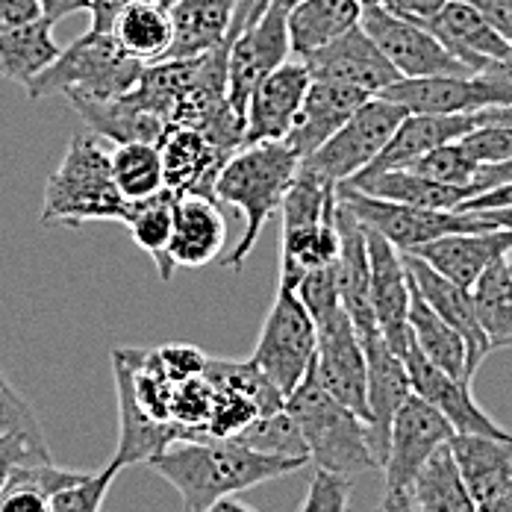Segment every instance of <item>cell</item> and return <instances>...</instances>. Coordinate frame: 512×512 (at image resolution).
Wrapping results in <instances>:
<instances>
[{
  "label": "cell",
  "instance_id": "6da1fadb",
  "mask_svg": "<svg viewBox=\"0 0 512 512\" xmlns=\"http://www.w3.org/2000/svg\"><path fill=\"white\" fill-rule=\"evenodd\" d=\"M148 465L177 489V495L183 498V510L201 512L215 501L233 498L265 480L295 474L307 465V460L265 454L248 448L239 439L206 436L174 442Z\"/></svg>",
  "mask_w": 512,
  "mask_h": 512
},
{
  "label": "cell",
  "instance_id": "7a4b0ae2",
  "mask_svg": "<svg viewBox=\"0 0 512 512\" xmlns=\"http://www.w3.org/2000/svg\"><path fill=\"white\" fill-rule=\"evenodd\" d=\"M301 156L295 154L286 142H256L242 145L230 156L215 180V201L242 209L245 230L236 248L221 256V268L242 271L245 259L259 242V233L265 221L280 212L283 195L292 186L298 174Z\"/></svg>",
  "mask_w": 512,
  "mask_h": 512
},
{
  "label": "cell",
  "instance_id": "3957f363",
  "mask_svg": "<svg viewBox=\"0 0 512 512\" xmlns=\"http://www.w3.org/2000/svg\"><path fill=\"white\" fill-rule=\"evenodd\" d=\"M286 412L298 424L301 439L307 445V457L315 468L348 480L380 468L371 451L368 424L357 412L342 407L330 392H324L312 368L301 380V386L286 398Z\"/></svg>",
  "mask_w": 512,
  "mask_h": 512
},
{
  "label": "cell",
  "instance_id": "277c9868",
  "mask_svg": "<svg viewBox=\"0 0 512 512\" xmlns=\"http://www.w3.org/2000/svg\"><path fill=\"white\" fill-rule=\"evenodd\" d=\"M130 204L112 183L109 151L95 136H74L59 168L48 177L42 224L80 227L86 221H124Z\"/></svg>",
  "mask_w": 512,
  "mask_h": 512
},
{
  "label": "cell",
  "instance_id": "5b68a950",
  "mask_svg": "<svg viewBox=\"0 0 512 512\" xmlns=\"http://www.w3.org/2000/svg\"><path fill=\"white\" fill-rule=\"evenodd\" d=\"M142 74H145V62L121 51L112 33L89 30L74 45L59 51L51 65L24 86V92L30 101L65 95V92H80L89 98L109 101L136 89Z\"/></svg>",
  "mask_w": 512,
  "mask_h": 512
},
{
  "label": "cell",
  "instance_id": "8992f818",
  "mask_svg": "<svg viewBox=\"0 0 512 512\" xmlns=\"http://www.w3.org/2000/svg\"><path fill=\"white\" fill-rule=\"evenodd\" d=\"M315 345H318V327L312 315L301 304L298 292L280 283L277 298L262 321L251 362L283 398H289L312 368Z\"/></svg>",
  "mask_w": 512,
  "mask_h": 512
},
{
  "label": "cell",
  "instance_id": "52a82bcc",
  "mask_svg": "<svg viewBox=\"0 0 512 512\" xmlns=\"http://www.w3.org/2000/svg\"><path fill=\"white\" fill-rule=\"evenodd\" d=\"M410 112L401 103L386 101L374 95L368 103H362L357 112L309 156L301 159V168L321 177L324 183H345L365 171L377 154L386 148L392 133L401 127V121Z\"/></svg>",
  "mask_w": 512,
  "mask_h": 512
},
{
  "label": "cell",
  "instance_id": "ba28073f",
  "mask_svg": "<svg viewBox=\"0 0 512 512\" xmlns=\"http://www.w3.org/2000/svg\"><path fill=\"white\" fill-rule=\"evenodd\" d=\"M339 204H345L365 227L389 239L401 254H407L418 245H427L448 233H465V230H489L492 221L480 218L477 212H448V209H424V206L395 204L380 201L365 192H359L348 183L336 186Z\"/></svg>",
  "mask_w": 512,
  "mask_h": 512
},
{
  "label": "cell",
  "instance_id": "9c48e42d",
  "mask_svg": "<svg viewBox=\"0 0 512 512\" xmlns=\"http://www.w3.org/2000/svg\"><path fill=\"white\" fill-rule=\"evenodd\" d=\"M359 27L374 39V45L395 65L401 80L445 77V74H474L457 56L415 18H407L389 6H365Z\"/></svg>",
  "mask_w": 512,
  "mask_h": 512
},
{
  "label": "cell",
  "instance_id": "30bf717a",
  "mask_svg": "<svg viewBox=\"0 0 512 512\" xmlns=\"http://www.w3.org/2000/svg\"><path fill=\"white\" fill-rule=\"evenodd\" d=\"M315 327H318V345L312 359L315 380L342 407L357 412L368 424V362L351 315L345 312V307H339Z\"/></svg>",
  "mask_w": 512,
  "mask_h": 512
},
{
  "label": "cell",
  "instance_id": "8fae6325",
  "mask_svg": "<svg viewBox=\"0 0 512 512\" xmlns=\"http://www.w3.org/2000/svg\"><path fill=\"white\" fill-rule=\"evenodd\" d=\"M289 9L277 0L251 30L239 33L230 42L227 51V103L236 112V118L245 124V109L254 95V89L289 59Z\"/></svg>",
  "mask_w": 512,
  "mask_h": 512
},
{
  "label": "cell",
  "instance_id": "7c38bea8",
  "mask_svg": "<svg viewBox=\"0 0 512 512\" xmlns=\"http://www.w3.org/2000/svg\"><path fill=\"white\" fill-rule=\"evenodd\" d=\"M454 433H457L454 424L442 412L412 392L392 418L389 451L380 468L386 474V489L410 492L412 477L418 474V468L439 445L451 442Z\"/></svg>",
  "mask_w": 512,
  "mask_h": 512
},
{
  "label": "cell",
  "instance_id": "4fadbf2b",
  "mask_svg": "<svg viewBox=\"0 0 512 512\" xmlns=\"http://www.w3.org/2000/svg\"><path fill=\"white\" fill-rule=\"evenodd\" d=\"M362 224V221H359ZM365 227V224H362ZM365 248H368V268H371V304L377 315V327L386 339V345L404 359L412 339L410 330V292L412 280L407 271L404 254L365 227Z\"/></svg>",
  "mask_w": 512,
  "mask_h": 512
},
{
  "label": "cell",
  "instance_id": "5bb4252c",
  "mask_svg": "<svg viewBox=\"0 0 512 512\" xmlns=\"http://www.w3.org/2000/svg\"><path fill=\"white\" fill-rule=\"evenodd\" d=\"M112 374H115V395H118V448L115 457L121 468L151 462L156 454H162L168 445L183 442L186 430L174 421H156L133 392V348L112 351Z\"/></svg>",
  "mask_w": 512,
  "mask_h": 512
},
{
  "label": "cell",
  "instance_id": "9a60e30c",
  "mask_svg": "<svg viewBox=\"0 0 512 512\" xmlns=\"http://www.w3.org/2000/svg\"><path fill=\"white\" fill-rule=\"evenodd\" d=\"M301 62L307 65L312 80L345 83L368 95H380L383 89L401 80L395 65L383 56V51L359 24L348 33H342L339 39H333L330 45L307 53Z\"/></svg>",
  "mask_w": 512,
  "mask_h": 512
},
{
  "label": "cell",
  "instance_id": "2e32d148",
  "mask_svg": "<svg viewBox=\"0 0 512 512\" xmlns=\"http://www.w3.org/2000/svg\"><path fill=\"white\" fill-rule=\"evenodd\" d=\"M404 365H407V374H410L412 392L442 412L454 424L457 433H480V436L510 439V430H504L501 424H495V418H489L486 412L480 410V404L471 395V383L442 371L439 365H433L418 351L415 339H410V345H407Z\"/></svg>",
  "mask_w": 512,
  "mask_h": 512
},
{
  "label": "cell",
  "instance_id": "e0dca14e",
  "mask_svg": "<svg viewBox=\"0 0 512 512\" xmlns=\"http://www.w3.org/2000/svg\"><path fill=\"white\" fill-rule=\"evenodd\" d=\"M312 83L301 59H286L254 89L245 109V142H283Z\"/></svg>",
  "mask_w": 512,
  "mask_h": 512
},
{
  "label": "cell",
  "instance_id": "ac0fdd59",
  "mask_svg": "<svg viewBox=\"0 0 512 512\" xmlns=\"http://www.w3.org/2000/svg\"><path fill=\"white\" fill-rule=\"evenodd\" d=\"M421 24L474 74L489 71L510 51V42L468 0H448L436 15L424 18Z\"/></svg>",
  "mask_w": 512,
  "mask_h": 512
},
{
  "label": "cell",
  "instance_id": "d6986e66",
  "mask_svg": "<svg viewBox=\"0 0 512 512\" xmlns=\"http://www.w3.org/2000/svg\"><path fill=\"white\" fill-rule=\"evenodd\" d=\"M512 248V230L489 227V230H465V233H448L427 245H418L407 254L424 259L433 271L454 280L462 289H471L483 271L504 259Z\"/></svg>",
  "mask_w": 512,
  "mask_h": 512
},
{
  "label": "cell",
  "instance_id": "ffe728a7",
  "mask_svg": "<svg viewBox=\"0 0 512 512\" xmlns=\"http://www.w3.org/2000/svg\"><path fill=\"white\" fill-rule=\"evenodd\" d=\"M362 348H365V362H368V439H371L374 457L383 468L386 451H389L392 418L412 395L410 374H407L404 359L386 345L383 333L362 342Z\"/></svg>",
  "mask_w": 512,
  "mask_h": 512
},
{
  "label": "cell",
  "instance_id": "44dd1931",
  "mask_svg": "<svg viewBox=\"0 0 512 512\" xmlns=\"http://www.w3.org/2000/svg\"><path fill=\"white\" fill-rule=\"evenodd\" d=\"M159 156L165 171V189L171 195H209L215 198V180L233 154L215 148L195 127H168L162 133Z\"/></svg>",
  "mask_w": 512,
  "mask_h": 512
},
{
  "label": "cell",
  "instance_id": "7402d4cb",
  "mask_svg": "<svg viewBox=\"0 0 512 512\" xmlns=\"http://www.w3.org/2000/svg\"><path fill=\"white\" fill-rule=\"evenodd\" d=\"M227 248V218L209 195H174V233L168 259L174 268H204Z\"/></svg>",
  "mask_w": 512,
  "mask_h": 512
},
{
  "label": "cell",
  "instance_id": "603a6c76",
  "mask_svg": "<svg viewBox=\"0 0 512 512\" xmlns=\"http://www.w3.org/2000/svg\"><path fill=\"white\" fill-rule=\"evenodd\" d=\"M336 227H339V298L342 307L351 315L359 342H368L380 336L377 315L371 304V268H368V248H365V227L345 204L336 209Z\"/></svg>",
  "mask_w": 512,
  "mask_h": 512
},
{
  "label": "cell",
  "instance_id": "cb8c5ba5",
  "mask_svg": "<svg viewBox=\"0 0 512 512\" xmlns=\"http://www.w3.org/2000/svg\"><path fill=\"white\" fill-rule=\"evenodd\" d=\"M404 262H407V271H410L418 295L430 304V309L442 321H448L462 336V342L468 348V374L474 377L477 368H480V362L486 359V354H492V348H489V339H486V333H483V327L477 321V309H474L471 289H462L454 280L442 277L439 271H433L418 256L404 254Z\"/></svg>",
  "mask_w": 512,
  "mask_h": 512
},
{
  "label": "cell",
  "instance_id": "d4e9b609",
  "mask_svg": "<svg viewBox=\"0 0 512 512\" xmlns=\"http://www.w3.org/2000/svg\"><path fill=\"white\" fill-rule=\"evenodd\" d=\"M374 95L345 86V83H330V80H312L307 89V98L301 103L295 124L289 136L283 139L295 154L309 156L318 151L362 103H368Z\"/></svg>",
  "mask_w": 512,
  "mask_h": 512
},
{
  "label": "cell",
  "instance_id": "484cf974",
  "mask_svg": "<svg viewBox=\"0 0 512 512\" xmlns=\"http://www.w3.org/2000/svg\"><path fill=\"white\" fill-rule=\"evenodd\" d=\"M480 112L474 115H430V112H410L401 127L392 133L386 148L377 154V159L359 171V174H377L389 168H410L415 159L436 151L439 145L457 142L474 127H480Z\"/></svg>",
  "mask_w": 512,
  "mask_h": 512
},
{
  "label": "cell",
  "instance_id": "4316f807",
  "mask_svg": "<svg viewBox=\"0 0 512 512\" xmlns=\"http://www.w3.org/2000/svg\"><path fill=\"white\" fill-rule=\"evenodd\" d=\"M336 209H339L336 186L324 183L321 177L309 174L298 165V174H295V180L286 189L283 204H280V215H283L280 259H295L301 254L304 245L324 224L336 221Z\"/></svg>",
  "mask_w": 512,
  "mask_h": 512
},
{
  "label": "cell",
  "instance_id": "83f0119b",
  "mask_svg": "<svg viewBox=\"0 0 512 512\" xmlns=\"http://www.w3.org/2000/svg\"><path fill=\"white\" fill-rule=\"evenodd\" d=\"M65 98L71 103V109L92 127V133H98L103 139H112L115 145L124 142H159L162 133L168 130V124L156 115L154 109H148L145 103L133 95V89L121 98H89L80 92H65Z\"/></svg>",
  "mask_w": 512,
  "mask_h": 512
},
{
  "label": "cell",
  "instance_id": "f1b7e54d",
  "mask_svg": "<svg viewBox=\"0 0 512 512\" xmlns=\"http://www.w3.org/2000/svg\"><path fill=\"white\" fill-rule=\"evenodd\" d=\"M239 0H177L168 6L174 39L165 59H192L230 45L233 9ZM162 59V62H165Z\"/></svg>",
  "mask_w": 512,
  "mask_h": 512
},
{
  "label": "cell",
  "instance_id": "f546056e",
  "mask_svg": "<svg viewBox=\"0 0 512 512\" xmlns=\"http://www.w3.org/2000/svg\"><path fill=\"white\" fill-rule=\"evenodd\" d=\"M451 451L457 457L474 504L512 489V436L495 439L480 433H454Z\"/></svg>",
  "mask_w": 512,
  "mask_h": 512
},
{
  "label": "cell",
  "instance_id": "4dcf8cb0",
  "mask_svg": "<svg viewBox=\"0 0 512 512\" xmlns=\"http://www.w3.org/2000/svg\"><path fill=\"white\" fill-rule=\"evenodd\" d=\"M348 186H354L359 192L380 198V201H395V204L424 206V209H460L462 201L471 198L468 189L457 186H445L436 183L412 168H389V171H377V174H357L351 180H345Z\"/></svg>",
  "mask_w": 512,
  "mask_h": 512
},
{
  "label": "cell",
  "instance_id": "1f68e13d",
  "mask_svg": "<svg viewBox=\"0 0 512 512\" xmlns=\"http://www.w3.org/2000/svg\"><path fill=\"white\" fill-rule=\"evenodd\" d=\"M362 18L359 0H301L298 6L289 9V45L295 56H307L351 27H357Z\"/></svg>",
  "mask_w": 512,
  "mask_h": 512
},
{
  "label": "cell",
  "instance_id": "d6a6232c",
  "mask_svg": "<svg viewBox=\"0 0 512 512\" xmlns=\"http://www.w3.org/2000/svg\"><path fill=\"white\" fill-rule=\"evenodd\" d=\"M410 498L415 512H474V498L465 486L451 442L439 445L412 477Z\"/></svg>",
  "mask_w": 512,
  "mask_h": 512
},
{
  "label": "cell",
  "instance_id": "836d02e7",
  "mask_svg": "<svg viewBox=\"0 0 512 512\" xmlns=\"http://www.w3.org/2000/svg\"><path fill=\"white\" fill-rule=\"evenodd\" d=\"M109 33L121 45V51L136 56L145 65L162 62L168 48H171V39H174L171 15L159 0H145V3L127 6L115 18Z\"/></svg>",
  "mask_w": 512,
  "mask_h": 512
},
{
  "label": "cell",
  "instance_id": "e575fe53",
  "mask_svg": "<svg viewBox=\"0 0 512 512\" xmlns=\"http://www.w3.org/2000/svg\"><path fill=\"white\" fill-rule=\"evenodd\" d=\"M410 330L418 351L433 365H439L442 371H448L460 380H468V383L474 380L468 374V348H465L462 336L430 309V304L418 295L415 283H412L410 292Z\"/></svg>",
  "mask_w": 512,
  "mask_h": 512
},
{
  "label": "cell",
  "instance_id": "d590c367",
  "mask_svg": "<svg viewBox=\"0 0 512 512\" xmlns=\"http://www.w3.org/2000/svg\"><path fill=\"white\" fill-rule=\"evenodd\" d=\"M86 471H68L51 462L15 465L0 489V512H51V498L83 480Z\"/></svg>",
  "mask_w": 512,
  "mask_h": 512
},
{
  "label": "cell",
  "instance_id": "8d00e7d4",
  "mask_svg": "<svg viewBox=\"0 0 512 512\" xmlns=\"http://www.w3.org/2000/svg\"><path fill=\"white\" fill-rule=\"evenodd\" d=\"M56 56H59V45L53 39V24H48L45 18L0 33V77L9 83L27 86Z\"/></svg>",
  "mask_w": 512,
  "mask_h": 512
},
{
  "label": "cell",
  "instance_id": "74e56055",
  "mask_svg": "<svg viewBox=\"0 0 512 512\" xmlns=\"http://www.w3.org/2000/svg\"><path fill=\"white\" fill-rule=\"evenodd\" d=\"M136 248L154 259L159 280H171L174 277V265L168 259V245H171V233H174V195L168 189H162L154 198L136 201L130 204L124 221Z\"/></svg>",
  "mask_w": 512,
  "mask_h": 512
},
{
  "label": "cell",
  "instance_id": "f35d334b",
  "mask_svg": "<svg viewBox=\"0 0 512 512\" xmlns=\"http://www.w3.org/2000/svg\"><path fill=\"white\" fill-rule=\"evenodd\" d=\"M112 183L127 204L154 198L165 189V171L156 142H124L109 154Z\"/></svg>",
  "mask_w": 512,
  "mask_h": 512
},
{
  "label": "cell",
  "instance_id": "ab89813d",
  "mask_svg": "<svg viewBox=\"0 0 512 512\" xmlns=\"http://www.w3.org/2000/svg\"><path fill=\"white\" fill-rule=\"evenodd\" d=\"M471 298L489 348H512V277L504 259L492 262L483 271V277L471 286Z\"/></svg>",
  "mask_w": 512,
  "mask_h": 512
},
{
  "label": "cell",
  "instance_id": "60d3db41",
  "mask_svg": "<svg viewBox=\"0 0 512 512\" xmlns=\"http://www.w3.org/2000/svg\"><path fill=\"white\" fill-rule=\"evenodd\" d=\"M412 171L436 180V183H445V186H457V189H468L471 192V180L477 174V162L468 156V151L462 148V142H448V145H439L436 151L424 154L421 159H415L410 165Z\"/></svg>",
  "mask_w": 512,
  "mask_h": 512
},
{
  "label": "cell",
  "instance_id": "b9f144b4",
  "mask_svg": "<svg viewBox=\"0 0 512 512\" xmlns=\"http://www.w3.org/2000/svg\"><path fill=\"white\" fill-rule=\"evenodd\" d=\"M118 471H121L118 460H109L101 471H92L83 480L59 489L51 498V512H101Z\"/></svg>",
  "mask_w": 512,
  "mask_h": 512
},
{
  "label": "cell",
  "instance_id": "7bdbcfd3",
  "mask_svg": "<svg viewBox=\"0 0 512 512\" xmlns=\"http://www.w3.org/2000/svg\"><path fill=\"white\" fill-rule=\"evenodd\" d=\"M301 304L307 307V312L312 315V321H324L330 312L342 307V298H339V268L336 262L324 265V268H312V271H304V277L298 280L295 286Z\"/></svg>",
  "mask_w": 512,
  "mask_h": 512
},
{
  "label": "cell",
  "instance_id": "ee69618b",
  "mask_svg": "<svg viewBox=\"0 0 512 512\" xmlns=\"http://www.w3.org/2000/svg\"><path fill=\"white\" fill-rule=\"evenodd\" d=\"M0 436H21L36 445H48L33 407L15 392V386L3 377V371H0Z\"/></svg>",
  "mask_w": 512,
  "mask_h": 512
},
{
  "label": "cell",
  "instance_id": "f6af8a7d",
  "mask_svg": "<svg viewBox=\"0 0 512 512\" xmlns=\"http://www.w3.org/2000/svg\"><path fill=\"white\" fill-rule=\"evenodd\" d=\"M460 142L477 165L504 162V159L512 156V127L483 121L480 127H474L471 133H465Z\"/></svg>",
  "mask_w": 512,
  "mask_h": 512
},
{
  "label": "cell",
  "instance_id": "bcb514c9",
  "mask_svg": "<svg viewBox=\"0 0 512 512\" xmlns=\"http://www.w3.org/2000/svg\"><path fill=\"white\" fill-rule=\"evenodd\" d=\"M348 501H351V480L315 468L307 498L298 512H348Z\"/></svg>",
  "mask_w": 512,
  "mask_h": 512
},
{
  "label": "cell",
  "instance_id": "7dc6e473",
  "mask_svg": "<svg viewBox=\"0 0 512 512\" xmlns=\"http://www.w3.org/2000/svg\"><path fill=\"white\" fill-rule=\"evenodd\" d=\"M156 365L162 368V374L171 380V383H183L189 377H201L206 371V357L201 348L195 345H165L154 351Z\"/></svg>",
  "mask_w": 512,
  "mask_h": 512
},
{
  "label": "cell",
  "instance_id": "c3c4849f",
  "mask_svg": "<svg viewBox=\"0 0 512 512\" xmlns=\"http://www.w3.org/2000/svg\"><path fill=\"white\" fill-rule=\"evenodd\" d=\"M27 462H51V445H36L21 436H0V489L9 471Z\"/></svg>",
  "mask_w": 512,
  "mask_h": 512
},
{
  "label": "cell",
  "instance_id": "681fc988",
  "mask_svg": "<svg viewBox=\"0 0 512 512\" xmlns=\"http://www.w3.org/2000/svg\"><path fill=\"white\" fill-rule=\"evenodd\" d=\"M42 18L39 0H0V33L18 30Z\"/></svg>",
  "mask_w": 512,
  "mask_h": 512
},
{
  "label": "cell",
  "instance_id": "f907efd6",
  "mask_svg": "<svg viewBox=\"0 0 512 512\" xmlns=\"http://www.w3.org/2000/svg\"><path fill=\"white\" fill-rule=\"evenodd\" d=\"M274 3H277V0H239L236 9H233V24H230V39H227V42H233L239 33L251 30L256 21H259Z\"/></svg>",
  "mask_w": 512,
  "mask_h": 512
},
{
  "label": "cell",
  "instance_id": "816d5d0a",
  "mask_svg": "<svg viewBox=\"0 0 512 512\" xmlns=\"http://www.w3.org/2000/svg\"><path fill=\"white\" fill-rule=\"evenodd\" d=\"M471 6H477L483 12V18L512 42V0H468Z\"/></svg>",
  "mask_w": 512,
  "mask_h": 512
},
{
  "label": "cell",
  "instance_id": "f5cc1de1",
  "mask_svg": "<svg viewBox=\"0 0 512 512\" xmlns=\"http://www.w3.org/2000/svg\"><path fill=\"white\" fill-rule=\"evenodd\" d=\"M133 3H145V0H92V30H101V33H109L115 18L133 6Z\"/></svg>",
  "mask_w": 512,
  "mask_h": 512
},
{
  "label": "cell",
  "instance_id": "db71d44e",
  "mask_svg": "<svg viewBox=\"0 0 512 512\" xmlns=\"http://www.w3.org/2000/svg\"><path fill=\"white\" fill-rule=\"evenodd\" d=\"M512 206V183L507 186H498V189H489L483 195H474L468 201H462L457 212H477V209H504Z\"/></svg>",
  "mask_w": 512,
  "mask_h": 512
},
{
  "label": "cell",
  "instance_id": "11a10c76",
  "mask_svg": "<svg viewBox=\"0 0 512 512\" xmlns=\"http://www.w3.org/2000/svg\"><path fill=\"white\" fill-rule=\"evenodd\" d=\"M39 9H42V18L56 27L62 18H68L74 12H89L92 0H39Z\"/></svg>",
  "mask_w": 512,
  "mask_h": 512
},
{
  "label": "cell",
  "instance_id": "9f6ffc18",
  "mask_svg": "<svg viewBox=\"0 0 512 512\" xmlns=\"http://www.w3.org/2000/svg\"><path fill=\"white\" fill-rule=\"evenodd\" d=\"M448 0H389V9L407 15V18H415V21H424L430 15H436Z\"/></svg>",
  "mask_w": 512,
  "mask_h": 512
},
{
  "label": "cell",
  "instance_id": "6f0895ef",
  "mask_svg": "<svg viewBox=\"0 0 512 512\" xmlns=\"http://www.w3.org/2000/svg\"><path fill=\"white\" fill-rule=\"evenodd\" d=\"M374 512H415L410 492H395V489H386V498L377 504Z\"/></svg>",
  "mask_w": 512,
  "mask_h": 512
},
{
  "label": "cell",
  "instance_id": "680465c9",
  "mask_svg": "<svg viewBox=\"0 0 512 512\" xmlns=\"http://www.w3.org/2000/svg\"><path fill=\"white\" fill-rule=\"evenodd\" d=\"M477 215L492 221V227L512 230V206H504V209H477Z\"/></svg>",
  "mask_w": 512,
  "mask_h": 512
},
{
  "label": "cell",
  "instance_id": "91938a15",
  "mask_svg": "<svg viewBox=\"0 0 512 512\" xmlns=\"http://www.w3.org/2000/svg\"><path fill=\"white\" fill-rule=\"evenodd\" d=\"M474 512H512V489L504 495H495L489 501L474 504Z\"/></svg>",
  "mask_w": 512,
  "mask_h": 512
},
{
  "label": "cell",
  "instance_id": "94428289",
  "mask_svg": "<svg viewBox=\"0 0 512 512\" xmlns=\"http://www.w3.org/2000/svg\"><path fill=\"white\" fill-rule=\"evenodd\" d=\"M201 512H254V510H248L245 504H239V501H236V495H233V498H221V501H215L212 507H206V510Z\"/></svg>",
  "mask_w": 512,
  "mask_h": 512
},
{
  "label": "cell",
  "instance_id": "6125c7cd",
  "mask_svg": "<svg viewBox=\"0 0 512 512\" xmlns=\"http://www.w3.org/2000/svg\"><path fill=\"white\" fill-rule=\"evenodd\" d=\"M489 71H495V74H501V77H507V80H512V42H510V51H507V56L501 59V62H495Z\"/></svg>",
  "mask_w": 512,
  "mask_h": 512
},
{
  "label": "cell",
  "instance_id": "be15d7a7",
  "mask_svg": "<svg viewBox=\"0 0 512 512\" xmlns=\"http://www.w3.org/2000/svg\"><path fill=\"white\" fill-rule=\"evenodd\" d=\"M359 6H389V0H359Z\"/></svg>",
  "mask_w": 512,
  "mask_h": 512
},
{
  "label": "cell",
  "instance_id": "e7e4bbea",
  "mask_svg": "<svg viewBox=\"0 0 512 512\" xmlns=\"http://www.w3.org/2000/svg\"><path fill=\"white\" fill-rule=\"evenodd\" d=\"M504 262H507V271H510V277H512V248L507 251V256H504Z\"/></svg>",
  "mask_w": 512,
  "mask_h": 512
},
{
  "label": "cell",
  "instance_id": "03108f58",
  "mask_svg": "<svg viewBox=\"0 0 512 512\" xmlns=\"http://www.w3.org/2000/svg\"><path fill=\"white\" fill-rule=\"evenodd\" d=\"M280 3H283V9H292V6H298L301 0H280Z\"/></svg>",
  "mask_w": 512,
  "mask_h": 512
}]
</instances>
